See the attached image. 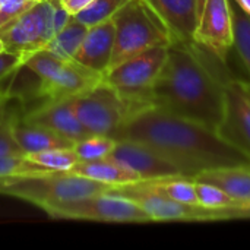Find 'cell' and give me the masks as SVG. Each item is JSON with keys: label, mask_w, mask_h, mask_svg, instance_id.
<instances>
[{"label": "cell", "mask_w": 250, "mask_h": 250, "mask_svg": "<svg viewBox=\"0 0 250 250\" xmlns=\"http://www.w3.org/2000/svg\"><path fill=\"white\" fill-rule=\"evenodd\" d=\"M117 141L105 135H89L78 142H75L73 149L79 161H95L108 158L116 148Z\"/></svg>", "instance_id": "cell-24"}, {"label": "cell", "mask_w": 250, "mask_h": 250, "mask_svg": "<svg viewBox=\"0 0 250 250\" xmlns=\"http://www.w3.org/2000/svg\"><path fill=\"white\" fill-rule=\"evenodd\" d=\"M114 48V21L113 18L88 28L73 60L79 64L101 73H107Z\"/></svg>", "instance_id": "cell-15"}, {"label": "cell", "mask_w": 250, "mask_h": 250, "mask_svg": "<svg viewBox=\"0 0 250 250\" xmlns=\"http://www.w3.org/2000/svg\"><path fill=\"white\" fill-rule=\"evenodd\" d=\"M236 1L248 15H250V0H236Z\"/></svg>", "instance_id": "cell-33"}, {"label": "cell", "mask_w": 250, "mask_h": 250, "mask_svg": "<svg viewBox=\"0 0 250 250\" xmlns=\"http://www.w3.org/2000/svg\"><path fill=\"white\" fill-rule=\"evenodd\" d=\"M23 66L38 78V97L44 101L72 98L95 86L103 75L91 70L73 59H62L47 50H38L26 57Z\"/></svg>", "instance_id": "cell-5"}, {"label": "cell", "mask_w": 250, "mask_h": 250, "mask_svg": "<svg viewBox=\"0 0 250 250\" xmlns=\"http://www.w3.org/2000/svg\"><path fill=\"white\" fill-rule=\"evenodd\" d=\"M193 42L227 64V57L234 47V28L230 0H202L193 34Z\"/></svg>", "instance_id": "cell-12"}, {"label": "cell", "mask_w": 250, "mask_h": 250, "mask_svg": "<svg viewBox=\"0 0 250 250\" xmlns=\"http://www.w3.org/2000/svg\"><path fill=\"white\" fill-rule=\"evenodd\" d=\"M108 192L132 199L138 204L152 221H220L230 220L229 208L211 209L202 205L176 202L160 192H155L144 183H132L111 188Z\"/></svg>", "instance_id": "cell-9"}, {"label": "cell", "mask_w": 250, "mask_h": 250, "mask_svg": "<svg viewBox=\"0 0 250 250\" xmlns=\"http://www.w3.org/2000/svg\"><path fill=\"white\" fill-rule=\"evenodd\" d=\"M53 218L100 223H151V217L132 199L104 192L59 204L45 209Z\"/></svg>", "instance_id": "cell-8"}, {"label": "cell", "mask_w": 250, "mask_h": 250, "mask_svg": "<svg viewBox=\"0 0 250 250\" xmlns=\"http://www.w3.org/2000/svg\"><path fill=\"white\" fill-rule=\"evenodd\" d=\"M202 0H148L166 23L171 42H193Z\"/></svg>", "instance_id": "cell-16"}, {"label": "cell", "mask_w": 250, "mask_h": 250, "mask_svg": "<svg viewBox=\"0 0 250 250\" xmlns=\"http://www.w3.org/2000/svg\"><path fill=\"white\" fill-rule=\"evenodd\" d=\"M111 186L69 174L66 171H47L35 174H15L0 177V195L31 202L44 211L50 207L79 198L108 192Z\"/></svg>", "instance_id": "cell-3"}, {"label": "cell", "mask_w": 250, "mask_h": 250, "mask_svg": "<svg viewBox=\"0 0 250 250\" xmlns=\"http://www.w3.org/2000/svg\"><path fill=\"white\" fill-rule=\"evenodd\" d=\"M229 211H230V218H250V199L243 205L229 208Z\"/></svg>", "instance_id": "cell-32"}, {"label": "cell", "mask_w": 250, "mask_h": 250, "mask_svg": "<svg viewBox=\"0 0 250 250\" xmlns=\"http://www.w3.org/2000/svg\"><path fill=\"white\" fill-rule=\"evenodd\" d=\"M195 189H196L198 204L205 208L224 209V208H234L240 205V202H237L236 199H233L230 195H227L224 190H221L214 185L195 180Z\"/></svg>", "instance_id": "cell-26"}, {"label": "cell", "mask_w": 250, "mask_h": 250, "mask_svg": "<svg viewBox=\"0 0 250 250\" xmlns=\"http://www.w3.org/2000/svg\"><path fill=\"white\" fill-rule=\"evenodd\" d=\"M26 120L42 125L62 136L67 138L73 144L88 138L91 133L82 126L79 122L75 108H73V97L57 100V101H44L42 105L31 110L23 116Z\"/></svg>", "instance_id": "cell-14"}, {"label": "cell", "mask_w": 250, "mask_h": 250, "mask_svg": "<svg viewBox=\"0 0 250 250\" xmlns=\"http://www.w3.org/2000/svg\"><path fill=\"white\" fill-rule=\"evenodd\" d=\"M113 21L114 48L108 70L155 45L171 44L166 23L148 0H126L113 15Z\"/></svg>", "instance_id": "cell-4"}, {"label": "cell", "mask_w": 250, "mask_h": 250, "mask_svg": "<svg viewBox=\"0 0 250 250\" xmlns=\"http://www.w3.org/2000/svg\"><path fill=\"white\" fill-rule=\"evenodd\" d=\"M217 135L250 158V82L223 73V117Z\"/></svg>", "instance_id": "cell-11"}, {"label": "cell", "mask_w": 250, "mask_h": 250, "mask_svg": "<svg viewBox=\"0 0 250 250\" xmlns=\"http://www.w3.org/2000/svg\"><path fill=\"white\" fill-rule=\"evenodd\" d=\"M66 173L86 177L108 185L111 188L141 182V177L133 170L111 158H103L95 161H79L73 168H70Z\"/></svg>", "instance_id": "cell-18"}, {"label": "cell", "mask_w": 250, "mask_h": 250, "mask_svg": "<svg viewBox=\"0 0 250 250\" xmlns=\"http://www.w3.org/2000/svg\"><path fill=\"white\" fill-rule=\"evenodd\" d=\"M126 3V0H92L88 6H85L82 10H79L75 18L86 25L88 28L92 25H97L100 22H104Z\"/></svg>", "instance_id": "cell-25"}, {"label": "cell", "mask_w": 250, "mask_h": 250, "mask_svg": "<svg viewBox=\"0 0 250 250\" xmlns=\"http://www.w3.org/2000/svg\"><path fill=\"white\" fill-rule=\"evenodd\" d=\"M196 182L209 183L243 205L250 199V166L218 167L199 173L193 177Z\"/></svg>", "instance_id": "cell-19"}, {"label": "cell", "mask_w": 250, "mask_h": 250, "mask_svg": "<svg viewBox=\"0 0 250 250\" xmlns=\"http://www.w3.org/2000/svg\"><path fill=\"white\" fill-rule=\"evenodd\" d=\"M114 139L149 146L190 179L211 168L250 166L249 157L223 141L217 132L152 104L132 110Z\"/></svg>", "instance_id": "cell-1"}, {"label": "cell", "mask_w": 250, "mask_h": 250, "mask_svg": "<svg viewBox=\"0 0 250 250\" xmlns=\"http://www.w3.org/2000/svg\"><path fill=\"white\" fill-rule=\"evenodd\" d=\"M168 54V45H155L111 67L103 78L125 100L144 105L148 104L151 88L158 78Z\"/></svg>", "instance_id": "cell-7"}, {"label": "cell", "mask_w": 250, "mask_h": 250, "mask_svg": "<svg viewBox=\"0 0 250 250\" xmlns=\"http://www.w3.org/2000/svg\"><path fill=\"white\" fill-rule=\"evenodd\" d=\"M145 186L149 189L163 193L164 196L182 202V204H190V205H199L196 189H195V180L186 176H170V177H161V179H152V180H141Z\"/></svg>", "instance_id": "cell-20"}, {"label": "cell", "mask_w": 250, "mask_h": 250, "mask_svg": "<svg viewBox=\"0 0 250 250\" xmlns=\"http://www.w3.org/2000/svg\"><path fill=\"white\" fill-rule=\"evenodd\" d=\"M54 3L38 0L29 10L0 28V41L4 51L31 56L42 50L54 37Z\"/></svg>", "instance_id": "cell-10"}, {"label": "cell", "mask_w": 250, "mask_h": 250, "mask_svg": "<svg viewBox=\"0 0 250 250\" xmlns=\"http://www.w3.org/2000/svg\"><path fill=\"white\" fill-rule=\"evenodd\" d=\"M25 157L48 171H69L79 163V158L73 148H54L25 154Z\"/></svg>", "instance_id": "cell-23"}, {"label": "cell", "mask_w": 250, "mask_h": 250, "mask_svg": "<svg viewBox=\"0 0 250 250\" xmlns=\"http://www.w3.org/2000/svg\"><path fill=\"white\" fill-rule=\"evenodd\" d=\"M16 157V155H25L15 139L10 135L9 129V120L0 117V157Z\"/></svg>", "instance_id": "cell-29"}, {"label": "cell", "mask_w": 250, "mask_h": 250, "mask_svg": "<svg viewBox=\"0 0 250 250\" xmlns=\"http://www.w3.org/2000/svg\"><path fill=\"white\" fill-rule=\"evenodd\" d=\"M48 1H51V3H54V4H57V3H60V0H48Z\"/></svg>", "instance_id": "cell-35"}, {"label": "cell", "mask_w": 250, "mask_h": 250, "mask_svg": "<svg viewBox=\"0 0 250 250\" xmlns=\"http://www.w3.org/2000/svg\"><path fill=\"white\" fill-rule=\"evenodd\" d=\"M91 1H92V0H60V4H62L69 13H72V15L75 16L79 10H82L85 6H88Z\"/></svg>", "instance_id": "cell-31"}, {"label": "cell", "mask_w": 250, "mask_h": 250, "mask_svg": "<svg viewBox=\"0 0 250 250\" xmlns=\"http://www.w3.org/2000/svg\"><path fill=\"white\" fill-rule=\"evenodd\" d=\"M4 51V47H3V42L0 41V53H3Z\"/></svg>", "instance_id": "cell-34"}, {"label": "cell", "mask_w": 250, "mask_h": 250, "mask_svg": "<svg viewBox=\"0 0 250 250\" xmlns=\"http://www.w3.org/2000/svg\"><path fill=\"white\" fill-rule=\"evenodd\" d=\"M72 19H73V15L69 13L60 3L54 4V7H53V28H54V35L59 31H62Z\"/></svg>", "instance_id": "cell-30"}, {"label": "cell", "mask_w": 250, "mask_h": 250, "mask_svg": "<svg viewBox=\"0 0 250 250\" xmlns=\"http://www.w3.org/2000/svg\"><path fill=\"white\" fill-rule=\"evenodd\" d=\"M86 31H88V26L83 25L82 22H79L73 16V19L48 41V44L44 47V50L56 54L57 57L70 60V59H73L81 42L83 41Z\"/></svg>", "instance_id": "cell-21"}, {"label": "cell", "mask_w": 250, "mask_h": 250, "mask_svg": "<svg viewBox=\"0 0 250 250\" xmlns=\"http://www.w3.org/2000/svg\"><path fill=\"white\" fill-rule=\"evenodd\" d=\"M47 171L48 170L32 163L25 155L0 157V177L15 176V174H35V173H47Z\"/></svg>", "instance_id": "cell-27"}, {"label": "cell", "mask_w": 250, "mask_h": 250, "mask_svg": "<svg viewBox=\"0 0 250 250\" xmlns=\"http://www.w3.org/2000/svg\"><path fill=\"white\" fill-rule=\"evenodd\" d=\"M26 57H28L26 54H19V53H9V51L0 53V85L25 63Z\"/></svg>", "instance_id": "cell-28"}, {"label": "cell", "mask_w": 250, "mask_h": 250, "mask_svg": "<svg viewBox=\"0 0 250 250\" xmlns=\"http://www.w3.org/2000/svg\"><path fill=\"white\" fill-rule=\"evenodd\" d=\"M9 129L12 138L23 154H32L54 148H73L75 145L72 141L62 136L60 133L42 125L29 122L25 117L10 119Z\"/></svg>", "instance_id": "cell-17"}, {"label": "cell", "mask_w": 250, "mask_h": 250, "mask_svg": "<svg viewBox=\"0 0 250 250\" xmlns=\"http://www.w3.org/2000/svg\"><path fill=\"white\" fill-rule=\"evenodd\" d=\"M136 107L139 105L125 100L104 81L73 97L75 113L91 135L114 138L127 116Z\"/></svg>", "instance_id": "cell-6"}, {"label": "cell", "mask_w": 250, "mask_h": 250, "mask_svg": "<svg viewBox=\"0 0 250 250\" xmlns=\"http://www.w3.org/2000/svg\"><path fill=\"white\" fill-rule=\"evenodd\" d=\"M195 42H171L148 104L217 132L223 117V72Z\"/></svg>", "instance_id": "cell-2"}, {"label": "cell", "mask_w": 250, "mask_h": 250, "mask_svg": "<svg viewBox=\"0 0 250 250\" xmlns=\"http://www.w3.org/2000/svg\"><path fill=\"white\" fill-rule=\"evenodd\" d=\"M133 170L141 180H152L170 176H183L180 170L146 145L133 141H117L116 148L108 157Z\"/></svg>", "instance_id": "cell-13"}, {"label": "cell", "mask_w": 250, "mask_h": 250, "mask_svg": "<svg viewBox=\"0 0 250 250\" xmlns=\"http://www.w3.org/2000/svg\"><path fill=\"white\" fill-rule=\"evenodd\" d=\"M231 13H233V28H234V47L237 56L250 82V15H248L236 0H230Z\"/></svg>", "instance_id": "cell-22"}]
</instances>
